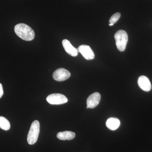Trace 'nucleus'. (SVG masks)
Instances as JSON below:
<instances>
[{"mask_svg":"<svg viewBox=\"0 0 152 152\" xmlns=\"http://www.w3.org/2000/svg\"><path fill=\"white\" fill-rule=\"evenodd\" d=\"M14 30L16 34L23 40L31 41L34 39V31L27 25L18 24L15 26Z\"/></svg>","mask_w":152,"mask_h":152,"instance_id":"nucleus-1","label":"nucleus"},{"mask_svg":"<svg viewBox=\"0 0 152 152\" xmlns=\"http://www.w3.org/2000/svg\"><path fill=\"white\" fill-rule=\"evenodd\" d=\"M116 45L117 48L121 52L125 50L128 41L127 34L125 31L120 30L118 31L115 35Z\"/></svg>","mask_w":152,"mask_h":152,"instance_id":"nucleus-2","label":"nucleus"},{"mask_svg":"<svg viewBox=\"0 0 152 152\" xmlns=\"http://www.w3.org/2000/svg\"><path fill=\"white\" fill-rule=\"evenodd\" d=\"M40 132V124L39 121H35L31 125L28 133L27 141L30 145H34L37 141Z\"/></svg>","mask_w":152,"mask_h":152,"instance_id":"nucleus-3","label":"nucleus"},{"mask_svg":"<svg viewBox=\"0 0 152 152\" xmlns=\"http://www.w3.org/2000/svg\"><path fill=\"white\" fill-rule=\"evenodd\" d=\"M47 102L53 105L62 104L68 102V99L64 95L60 94H53L47 97Z\"/></svg>","mask_w":152,"mask_h":152,"instance_id":"nucleus-4","label":"nucleus"},{"mask_svg":"<svg viewBox=\"0 0 152 152\" xmlns=\"http://www.w3.org/2000/svg\"><path fill=\"white\" fill-rule=\"evenodd\" d=\"M71 73L69 71L64 68H60L54 72L53 78L55 80L58 82L64 81L70 77Z\"/></svg>","mask_w":152,"mask_h":152,"instance_id":"nucleus-5","label":"nucleus"},{"mask_svg":"<svg viewBox=\"0 0 152 152\" xmlns=\"http://www.w3.org/2000/svg\"><path fill=\"white\" fill-rule=\"evenodd\" d=\"M100 100L101 95L99 93L95 92L92 94L87 99V108H94L99 103Z\"/></svg>","mask_w":152,"mask_h":152,"instance_id":"nucleus-6","label":"nucleus"},{"mask_svg":"<svg viewBox=\"0 0 152 152\" xmlns=\"http://www.w3.org/2000/svg\"><path fill=\"white\" fill-rule=\"evenodd\" d=\"M83 56L86 60H92L95 58V55L89 46L81 45L77 49Z\"/></svg>","mask_w":152,"mask_h":152,"instance_id":"nucleus-7","label":"nucleus"},{"mask_svg":"<svg viewBox=\"0 0 152 152\" xmlns=\"http://www.w3.org/2000/svg\"><path fill=\"white\" fill-rule=\"evenodd\" d=\"M138 84L140 88L145 91H149L151 89V82L146 76H140L138 80Z\"/></svg>","mask_w":152,"mask_h":152,"instance_id":"nucleus-8","label":"nucleus"},{"mask_svg":"<svg viewBox=\"0 0 152 152\" xmlns=\"http://www.w3.org/2000/svg\"><path fill=\"white\" fill-rule=\"evenodd\" d=\"M62 45L66 53L73 57H76L77 56L78 50L74 48L69 41L67 39L63 40Z\"/></svg>","mask_w":152,"mask_h":152,"instance_id":"nucleus-9","label":"nucleus"},{"mask_svg":"<svg viewBox=\"0 0 152 152\" xmlns=\"http://www.w3.org/2000/svg\"><path fill=\"white\" fill-rule=\"evenodd\" d=\"M57 137L59 140H71L75 138V134L70 131H65V132H60L57 134Z\"/></svg>","mask_w":152,"mask_h":152,"instance_id":"nucleus-10","label":"nucleus"},{"mask_svg":"<svg viewBox=\"0 0 152 152\" xmlns=\"http://www.w3.org/2000/svg\"><path fill=\"white\" fill-rule=\"evenodd\" d=\"M120 124L121 123L120 120L117 118H110L106 122V126L107 127L113 131L117 129L119 127Z\"/></svg>","mask_w":152,"mask_h":152,"instance_id":"nucleus-11","label":"nucleus"},{"mask_svg":"<svg viewBox=\"0 0 152 152\" xmlns=\"http://www.w3.org/2000/svg\"><path fill=\"white\" fill-rule=\"evenodd\" d=\"M11 125L8 120L3 116H0V128L5 131L10 129Z\"/></svg>","mask_w":152,"mask_h":152,"instance_id":"nucleus-12","label":"nucleus"},{"mask_svg":"<svg viewBox=\"0 0 152 152\" xmlns=\"http://www.w3.org/2000/svg\"><path fill=\"white\" fill-rule=\"evenodd\" d=\"M121 16V14L119 12H117L116 13L114 14L112 16L110 19V21H109L110 23H115L118 20Z\"/></svg>","mask_w":152,"mask_h":152,"instance_id":"nucleus-13","label":"nucleus"},{"mask_svg":"<svg viewBox=\"0 0 152 152\" xmlns=\"http://www.w3.org/2000/svg\"><path fill=\"white\" fill-rule=\"evenodd\" d=\"M3 94H4V91H3L2 85L0 83V99L2 97Z\"/></svg>","mask_w":152,"mask_h":152,"instance_id":"nucleus-14","label":"nucleus"},{"mask_svg":"<svg viewBox=\"0 0 152 152\" xmlns=\"http://www.w3.org/2000/svg\"><path fill=\"white\" fill-rule=\"evenodd\" d=\"M114 24L113 23H109V26H113Z\"/></svg>","mask_w":152,"mask_h":152,"instance_id":"nucleus-15","label":"nucleus"}]
</instances>
